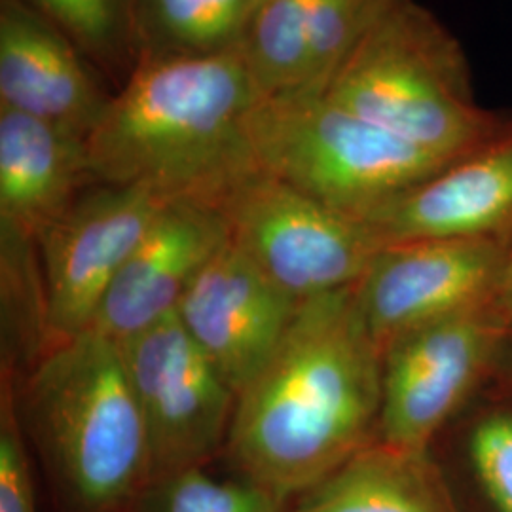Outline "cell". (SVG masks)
Returning <instances> with one entry per match:
<instances>
[{"label": "cell", "mask_w": 512, "mask_h": 512, "mask_svg": "<svg viewBox=\"0 0 512 512\" xmlns=\"http://www.w3.org/2000/svg\"><path fill=\"white\" fill-rule=\"evenodd\" d=\"M384 355L353 287L304 300L272 359L238 395L234 473L293 503L378 439Z\"/></svg>", "instance_id": "cell-1"}, {"label": "cell", "mask_w": 512, "mask_h": 512, "mask_svg": "<svg viewBox=\"0 0 512 512\" xmlns=\"http://www.w3.org/2000/svg\"><path fill=\"white\" fill-rule=\"evenodd\" d=\"M262 99L241 46L141 59L88 137L93 179L220 207L258 171L247 124Z\"/></svg>", "instance_id": "cell-2"}, {"label": "cell", "mask_w": 512, "mask_h": 512, "mask_svg": "<svg viewBox=\"0 0 512 512\" xmlns=\"http://www.w3.org/2000/svg\"><path fill=\"white\" fill-rule=\"evenodd\" d=\"M18 406L67 511L133 512L154 465L118 342L93 329L55 342Z\"/></svg>", "instance_id": "cell-3"}, {"label": "cell", "mask_w": 512, "mask_h": 512, "mask_svg": "<svg viewBox=\"0 0 512 512\" xmlns=\"http://www.w3.org/2000/svg\"><path fill=\"white\" fill-rule=\"evenodd\" d=\"M323 95L446 160L473 152L507 122L476 103L458 42L414 0H385Z\"/></svg>", "instance_id": "cell-4"}, {"label": "cell", "mask_w": 512, "mask_h": 512, "mask_svg": "<svg viewBox=\"0 0 512 512\" xmlns=\"http://www.w3.org/2000/svg\"><path fill=\"white\" fill-rule=\"evenodd\" d=\"M247 131L262 173L359 220L454 162L366 122L323 93L262 99Z\"/></svg>", "instance_id": "cell-5"}, {"label": "cell", "mask_w": 512, "mask_h": 512, "mask_svg": "<svg viewBox=\"0 0 512 512\" xmlns=\"http://www.w3.org/2000/svg\"><path fill=\"white\" fill-rule=\"evenodd\" d=\"M220 209L234 243L300 302L355 287L384 245L365 220L330 209L260 169L234 186Z\"/></svg>", "instance_id": "cell-6"}, {"label": "cell", "mask_w": 512, "mask_h": 512, "mask_svg": "<svg viewBox=\"0 0 512 512\" xmlns=\"http://www.w3.org/2000/svg\"><path fill=\"white\" fill-rule=\"evenodd\" d=\"M118 344L145 421L154 478L217 458L226 448L238 395L177 315Z\"/></svg>", "instance_id": "cell-7"}, {"label": "cell", "mask_w": 512, "mask_h": 512, "mask_svg": "<svg viewBox=\"0 0 512 512\" xmlns=\"http://www.w3.org/2000/svg\"><path fill=\"white\" fill-rule=\"evenodd\" d=\"M503 329L488 302L410 330L382 361L378 440L431 450L435 437L484 382H490Z\"/></svg>", "instance_id": "cell-8"}, {"label": "cell", "mask_w": 512, "mask_h": 512, "mask_svg": "<svg viewBox=\"0 0 512 512\" xmlns=\"http://www.w3.org/2000/svg\"><path fill=\"white\" fill-rule=\"evenodd\" d=\"M167 202L145 186L95 183L38 236L50 346L92 329L110 285Z\"/></svg>", "instance_id": "cell-9"}, {"label": "cell", "mask_w": 512, "mask_h": 512, "mask_svg": "<svg viewBox=\"0 0 512 512\" xmlns=\"http://www.w3.org/2000/svg\"><path fill=\"white\" fill-rule=\"evenodd\" d=\"M509 241L384 243L353 287L359 313L382 355L410 330L490 302Z\"/></svg>", "instance_id": "cell-10"}, {"label": "cell", "mask_w": 512, "mask_h": 512, "mask_svg": "<svg viewBox=\"0 0 512 512\" xmlns=\"http://www.w3.org/2000/svg\"><path fill=\"white\" fill-rule=\"evenodd\" d=\"M300 304L230 239L194 279L175 315L239 395L268 365Z\"/></svg>", "instance_id": "cell-11"}, {"label": "cell", "mask_w": 512, "mask_h": 512, "mask_svg": "<svg viewBox=\"0 0 512 512\" xmlns=\"http://www.w3.org/2000/svg\"><path fill=\"white\" fill-rule=\"evenodd\" d=\"M230 239L219 205L169 200L110 285L92 329L124 342L175 315L194 279Z\"/></svg>", "instance_id": "cell-12"}, {"label": "cell", "mask_w": 512, "mask_h": 512, "mask_svg": "<svg viewBox=\"0 0 512 512\" xmlns=\"http://www.w3.org/2000/svg\"><path fill=\"white\" fill-rule=\"evenodd\" d=\"M382 243L512 238V112L473 152L385 203L365 220Z\"/></svg>", "instance_id": "cell-13"}, {"label": "cell", "mask_w": 512, "mask_h": 512, "mask_svg": "<svg viewBox=\"0 0 512 512\" xmlns=\"http://www.w3.org/2000/svg\"><path fill=\"white\" fill-rule=\"evenodd\" d=\"M112 95L82 54L23 0L0 2V107L90 137Z\"/></svg>", "instance_id": "cell-14"}, {"label": "cell", "mask_w": 512, "mask_h": 512, "mask_svg": "<svg viewBox=\"0 0 512 512\" xmlns=\"http://www.w3.org/2000/svg\"><path fill=\"white\" fill-rule=\"evenodd\" d=\"M95 184L88 139L0 107V224L37 239Z\"/></svg>", "instance_id": "cell-15"}, {"label": "cell", "mask_w": 512, "mask_h": 512, "mask_svg": "<svg viewBox=\"0 0 512 512\" xmlns=\"http://www.w3.org/2000/svg\"><path fill=\"white\" fill-rule=\"evenodd\" d=\"M285 512H461L431 450L374 440Z\"/></svg>", "instance_id": "cell-16"}, {"label": "cell", "mask_w": 512, "mask_h": 512, "mask_svg": "<svg viewBox=\"0 0 512 512\" xmlns=\"http://www.w3.org/2000/svg\"><path fill=\"white\" fill-rule=\"evenodd\" d=\"M266 0H131L137 61L241 46Z\"/></svg>", "instance_id": "cell-17"}, {"label": "cell", "mask_w": 512, "mask_h": 512, "mask_svg": "<svg viewBox=\"0 0 512 512\" xmlns=\"http://www.w3.org/2000/svg\"><path fill=\"white\" fill-rule=\"evenodd\" d=\"M310 0H266L241 42L245 63L264 99L319 93L311 67Z\"/></svg>", "instance_id": "cell-18"}, {"label": "cell", "mask_w": 512, "mask_h": 512, "mask_svg": "<svg viewBox=\"0 0 512 512\" xmlns=\"http://www.w3.org/2000/svg\"><path fill=\"white\" fill-rule=\"evenodd\" d=\"M107 71L137 63L131 0H23Z\"/></svg>", "instance_id": "cell-19"}, {"label": "cell", "mask_w": 512, "mask_h": 512, "mask_svg": "<svg viewBox=\"0 0 512 512\" xmlns=\"http://www.w3.org/2000/svg\"><path fill=\"white\" fill-rule=\"evenodd\" d=\"M289 503L236 476L217 480L205 467L156 476L133 512H285Z\"/></svg>", "instance_id": "cell-20"}, {"label": "cell", "mask_w": 512, "mask_h": 512, "mask_svg": "<svg viewBox=\"0 0 512 512\" xmlns=\"http://www.w3.org/2000/svg\"><path fill=\"white\" fill-rule=\"evenodd\" d=\"M18 376L2 370L0 391V512H38L25 429L18 406Z\"/></svg>", "instance_id": "cell-21"}, {"label": "cell", "mask_w": 512, "mask_h": 512, "mask_svg": "<svg viewBox=\"0 0 512 512\" xmlns=\"http://www.w3.org/2000/svg\"><path fill=\"white\" fill-rule=\"evenodd\" d=\"M469 456L495 511L512 512V410H495L476 421Z\"/></svg>", "instance_id": "cell-22"}, {"label": "cell", "mask_w": 512, "mask_h": 512, "mask_svg": "<svg viewBox=\"0 0 512 512\" xmlns=\"http://www.w3.org/2000/svg\"><path fill=\"white\" fill-rule=\"evenodd\" d=\"M490 311L505 330L512 329V238L507 247L503 268L497 277L494 293L490 296Z\"/></svg>", "instance_id": "cell-23"}, {"label": "cell", "mask_w": 512, "mask_h": 512, "mask_svg": "<svg viewBox=\"0 0 512 512\" xmlns=\"http://www.w3.org/2000/svg\"><path fill=\"white\" fill-rule=\"evenodd\" d=\"M490 382L492 395L501 401H512V329L505 336Z\"/></svg>", "instance_id": "cell-24"}]
</instances>
